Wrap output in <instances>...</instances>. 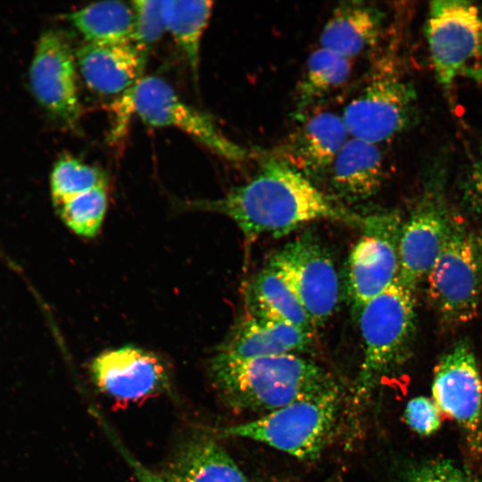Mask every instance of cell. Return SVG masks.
<instances>
[{
	"mask_svg": "<svg viewBox=\"0 0 482 482\" xmlns=\"http://www.w3.org/2000/svg\"><path fill=\"white\" fill-rule=\"evenodd\" d=\"M426 280L429 301L444 327L457 328L475 319L482 288L479 253L459 215L452 213L443 247Z\"/></svg>",
	"mask_w": 482,
	"mask_h": 482,
	"instance_id": "cell-5",
	"label": "cell"
},
{
	"mask_svg": "<svg viewBox=\"0 0 482 482\" xmlns=\"http://www.w3.org/2000/svg\"><path fill=\"white\" fill-rule=\"evenodd\" d=\"M467 76L480 80L482 82V69L475 70L468 72Z\"/></svg>",
	"mask_w": 482,
	"mask_h": 482,
	"instance_id": "cell-32",
	"label": "cell"
},
{
	"mask_svg": "<svg viewBox=\"0 0 482 482\" xmlns=\"http://www.w3.org/2000/svg\"><path fill=\"white\" fill-rule=\"evenodd\" d=\"M384 16L379 7L368 2H341L320 32V47L351 60L378 43Z\"/></svg>",
	"mask_w": 482,
	"mask_h": 482,
	"instance_id": "cell-19",
	"label": "cell"
},
{
	"mask_svg": "<svg viewBox=\"0 0 482 482\" xmlns=\"http://www.w3.org/2000/svg\"><path fill=\"white\" fill-rule=\"evenodd\" d=\"M415 292L397 277L359 312L363 357L355 383L357 402L408 358L415 332Z\"/></svg>",
	"mask_w": 482,
	"mask_h": 482,
	"instance_id": "cell-3",
	"label": "cell"
},
{
	"mask_svg": "<svg viewBox=\"0 0 482 482\" xmlns=\"http://www.w3.org/2000/svg\"><path fill=\"white\" fill-rule=\"evenodd\" d=\"M186 207L229 217L247 244L265 234L285 236L319 220L362 228L369 216L346 209L276 155L267 157L252 179L223 196L189 201Z\"/></svg>",
	"mask_w": 482,
	"mask_h": 482,
	"instance_id": "cell-1",
	"label": "cell"
},
{
	"mask_svg": "<svg viewBox=\"0 0 482 482\" xmlns=\"http://www.w3.org/2000/svg\"><path fill=\"white\" fill-rule=\"evenodd\" d=\"M76 69L66 37L54 29L42 33L29 71L32 91L49 115L71 128L81 114Z\"/></svg>",
	"mask_w": 482,
	"mask_h": 482,
	"instance_id": "cell-12",
	"label": "cell"
},
{
	"mask_svg": "<svg viewBox=\"0 0 482 482\" xmlns=\"http://www.w3.org/2000/svg\"><path fill=\"white\" fill-rule=\"evenodd\" d=\"M77 67L87 87L101 95L125 93L142 78L145 50L134 43H86L76 53Z\"/></svg>",
	"mask_w": 482,
	"mask_h": 482,
	"instance_id": "cell-17",
	"label": "cell"
},
{
	"mask_svg": "<svg viewBox=\"0 0 482 482\" xmlns=\"http://www.w3.org/2000/svg\"><path fill=\"white\" fill-rule=\"evenodd\" d=\"M403 222L396 212L368 216L347 262V289L356 312L385 291L399 272L398 244Z\"/></svg>",
	"mask_w": 482,
	"mask_h": 482,
	"instance_id": "cell-11",
	"label": "cell"
},
{
	"mask_svg": "<svg viewBox=\"0 0 482 482\" xmlns=\"http://www.w3.org/2000/svg\"><path fill=\"white\" fill-rule=\"evenodd\" d=\"M399 482H476L472 475L449 460H432L407 468Z\"/></svg>",
	"mask_w": 482,
	"mask_h": 482,
	"instance_id": "cell-28",
	"label": "cell"
},
{
	"mask_svg": "<svg viewBox=\"0 0 482 482\" xmlns=\"http://www.w3.org/2000/svg\"><path fill=\"white\" fill-rule=\"evenodd\" d=\"M210 372L221 398L237 411L270 412L340 387L323 367L298 354L238 359L216 353Z\"/></svg>",
	"mask_w": 482,
	"mask_h": 482,
	"instance_id": "cell-2",
	"label": "cell"
},
{
	"mask_svg": "<svg viewBox=\"0 0 482 482\" xmlns=\"http://www.w3.org/2000/svg\"><path fill=\"white\" fill-rule=\"evenodd\" d=\"M340 387L225 428L221 435L264 443L302 460L317 458L330 440L341 409Z\"/></svg>",
	"mask_w": 482,
	"mask_h": 482,
	"instance_id": "cell-4",
	"label": "cell"
},
{
	"mask_svg": "<svg viewBox=\"0 0 482 482\" xmlns=\"http://www.w3.org/2000/svg\"><path fill=\"white\" fill-rule=\"evenodd\" d=\"M479 245H480V250H481V252H482V239L480 240Z\"/></svg>",
	"mask_w": 482,
	"mask_h": 482,
	"instance_id": "cell-33",
	"label": "cell"
},
{
	"mask_svg": "<svg viewBox=\"0 0 482 482\" xmlns=\"http://www.w3.org/2000/svg\"><path fill=\"white\" fill-rule=\"evenodd\" d=\"M122 454L131 466L139 482H179L176 479L167 478L152 471L125 451H122Z\"/></svg>",
	"mask_w": 482,
	"mask_h": 482,
	"instance_id": "cell-31",
	"label": "cell"
},
{
	"mask_svg": "<svg viewBox=\"0 0 482 482\" xmlns=\"http://www.w3.org/2000/svg\"><path fill=\"white\" fill-rule=\"evenodd\" d=\"M444 181L443 171L432 170L415 207L402 225L397 277L414 290L427 278L448 231L452 213Z\"/></svg>",
	"mask_w": 482,
	"mask_h": 482,
	"instance_id": "cell-10",
	"label": "cell"
},
{
	"mask_svg": "<svg viewBox=\"0 0 482 482\" xmlns=\"http://www.w3.org/2000/svg\"><path fill=\"white\" fill-rule=\"evenodd\" d=\"M384 178V160L378 145L351 137L336 157L327 179L336 201L353 204L373 197Z\"/></svg>",
	"mask_w": 482,
	"mask_h": 482,
	"instance_id": "cell-18",
	"label": "cell"
},
{
	"mask_svg": "<svg viewBox=\"0 0 482 482\" xmlns=\"http://www.w3.org/2000/svg\"><path fill=\"white\" fill-rule=\"evenodd\" d=\"M464 196L468 204L482 216V154L470 165L464 181Z\"/></svg>",
	"mask_w": 482,
	"mask_h": 482,
	"instance_id": "cell-30",
	"label": "cell"
},
{
	"mask_svg": "<svg viewBox=\"0 0 482 482\" xmlns=\"http://www.w3.org/2000/svg\"><path fill=\"white\" fill-rule=\"evenodd\" d=\"M166 30L183 53L194 78H198L200 49L213 3L206 0L162 1Z\"/></svg>",
	"mask_w": 482,
	"mask_h": 482,
	"instance_id": "cell-23",
	"label": "cell"
},
{
	"mask_svg": "<svg viewBox=\"0 0 482 482\" xmlns=\"http://www.w3.org/2000/svg\"><path fill=\"white\" fill-rule=\"evenodd\" d=\"M130 4L134 12L132 43L145 50L167 31L162 1L136 0Z\"/></svg>",
	"mask_w": 482,
	"mask_h": 482,
	"instance_id": "cell-27",
	"label": "cell"
},
{
	"mask_svg": "<svg viewBox=\"0 0 482 482\" xmlns=\"http://www.w3.org/2000/svg\"><path fill=\"white\" fill-rule=\"evenodd\" d=\"M434 72L446 88L460 74L479 70L482 61V15L464 0L430 3L425 27Z\"/></svg>",
	"mask_w": 482,
	"mask_h": 482,
	"instance_id": "cell-8",
	"label": "cell"
},
{
	"mask_svg": "<svg viewBox=\"0 0 482 482\" xmlns=\"http://www.w3.org/2000/svg\"><path fill=\"white\" fill-rule=\"evenodd\" d=\"M54 206L96 187H106L107 178L99 168L66 155L54 164L50 179Z\"/></svg>",
	"mask_w": 482,
	"mask_h": 482,
	"instance_id": "cell-25",
	"label": "cell"
},
{
	"mask_svg": "<svg viewBox=\"0 0 482 482\" xmlns=\"http://www.w3.org/2000/svg\"><path fill=\"white\" fill-rule=\"evenodd\" d=\"M304 119L274 155L315 184L327 179L350 134L342 116L334 112H321Z\"/></svg>",
	"mask_w": 482,
	"mask_h": 482,
	"instance_id": "cell-15",
	"label": "cell"
},
{
	"mask_svg": "<svg viewBox=\"0 0 482 482\" xmlns=\"http://www.w3.org/2000/svg\"><path fill=\"white\" fill-rule=\"evenodd\" d=\"M245 303L247 313L287 322L316 334V328L294 291L269 264L246 284Z\"/></svg>",
	"mask_w": 482,
	"mask_h": 482,
	"instance_id": "cell-20",
	"label": "cell"
},
{
	"mask_svg": "<svg viewBox=\"0 0 482 482\" xmlns=\"http://www.w3.org/2000/svg\"><path fill=\"white\" fill-rule=\"evenodd\" d=\"M65 225L78 236L96 237L107 209L106 187H96L56 206Z\"/></svg>",
	"mask_w": 482,
	"mask_h": 482,
	"instance_id": "cell-26",
	"label": "cell"
},
{
	"mask_svg": "<svg viewBox=\"0 0 482 482\" xmlns=\"http://www.w3.org/2000/svg\"><path fill=\"white\" fill-rule=\"evenodd\" d=\"M121 102L123 112L136 113L152 127L177 129L229 162L239 163L248 158L247 149L229 138L210 115L182 100L160 77H143L124 93Z\"/></svg>",
	"mask_w": 482,
	"mask_h": 482,
	"instance_id": "cell-6",
	"label": "cell"
},
{
	"mask_svg": "<svg viewBox=\"0 0 482 482\" xmlns=\"http://www.w3.org/2000/svg\"><path fill=\"white\" fill-rule=\"evenodd\" d=\"M66 19L87 43L112 45L132 42L134 12L132 6L124 2L95 3L66 14Z\"/></svg>",
	"mask_w": 482,
	"mask_h": 482,
	"instance_id": "cell-22",
	"label": "cell"
},
{
	"mask_svg": "<svg viewBox=\"0 0 482 482\" xmlns=\"http://www.w3.org/2000/svg\"><path fill=\"white\" fill-rule=\"evenodd\" d=\"M174 466L179 482H249L227 452L205 436L187 440Z\"/></svg>",
	"mask_w": 482,
	"mask_h": 482,
	"instance_id": "cell-21",
	"label": "cell"
},
{
	"mask_svg": "<svg viewBox=\"0 0 482 482\" xmlns=\"http://www.w3.org/2000/svg\"><path fill=\"white\" fill-rule=\"evenodd\" d=\"M350 72V59L320 46L313 51L296 87V117L343 86Z\"/></svg>",
	"mask_w": 482,
	"mask_h": 482,
	"instance_id": "cell-24",
	"label": "cell"
},
{
	"mask_svg": "<svg viewBox=\"0 0 482 482\" xmlns=\"http://www.w3.org/2000/svg\"><path fill=\"white\" fill-rule=\"evenodd\" d=\"M294 291L312 324L322 327L339 301L335 263L318 237L305 233L285 245L269 261Z\"/></svg>",
	"mask_w": 482,
	"mask_h": 482,
	"instance_id": "cell-9",
	"label": "cell"
},
{
	"mask_svg": "<svg viewBox=\"0 0 482 482\" xmlns=\"http://www.w3.org/2000/svg\"><path fill=\"white\" fill-rule=\"evenodd\" d=\"M417 96L411 83L386 64L375 67L366 85L345 107L351 137L375 145L407 129L414 120Z\"/></svg>",
	"mask_w": 482,
	"mask_h": 482,
	"instance_id": "cell-7",
	"label": "cell"
},
{
	"mask_svg": "<svg viewBox=\"0 0 482 482\" xmlns=\"http://www.w3.org/2000/svg\"><path fill=\"white\" fill-rule=\"evenodd\" d=\"M315 333L245 312L217 353L238 359L301 354L312 350Z\"/></svg>",
	"mask_w": 482,
	"mask_h": 482,
	"instance_id": "cell-16",
	"label": "cell"
},
{
	"mask_svg": "<svg viewBox=\"0 0 482 482\" xmlns=\"http://www.w3.org/2000/svg\"><path fill=\"white\" fill-rule=\"evenodd\" d=\"M405 421L409 427L422 436H429L441 424V411L436 403L424 396L410 400L404 411Z\"/></svg>",
	"mask_w": 482,
	"mask_h": 482,
	"instance_id": "cell-29",
	"label": "cell"
},
{
	"mask_svg": "<svg viewBox=\"0 0 482 482\" xmlns=\"http://www.w3.org/2000/svg\"><path fill=\"white\" fill-rule=\"evenodd\" d=\"M90 370L98 388L117 401L143 400L167 391L170 385L164 361L134 345L103 352L93 360Z\"/></svg>",
	"mask_w": 482,
	"mask_h": 482,
	"instance_id": "cell-14",
	"label": "cell"
},
{
	"mask_svg": "<svg viewBox=\"0 0 482 482\" xmlns=\"http://www.w3.org/2000/svg\"><path fill=\"white\" fill-rule=\"evenodd\" d=\"M432 393L439 410L453 419L467 436L470 446L482 442V379L475 353L461 341L439 361Z\"/></svg>",
	"mask_w": 482,
	"mask_h": 482,
	"instance_id": "cell-13",
	"label": "cell"
}]
</instances>
